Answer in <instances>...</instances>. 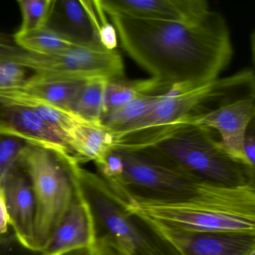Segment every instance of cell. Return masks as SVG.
<instances>
[{"mask_svg":"<svg viewBox=\"0 0 255 255\" xmlns=\"http://www.w3.org/2000/svg\"><path fill=\"white\" fill-rule=\"evenodd\" d=\"M109 16L126 52L163 86L209 83L233 56L226 20L211 8L184 22Z\"/></svg>","mask_w":255,"mask_h":255,"instance_id":"6da1fadb","label":"cell"},{"mask_svg":"<svg viewBox=\"0 0 255 255\" xmlns=\"http://www.w3.org/2000/svg\"><path fill=\"white\" fill-rule=\"evenodd\" d=\"M142 220L193 233L255 235V191L249 186H213L189 200H169L116 191Z\"/></svg>","mask_w":255,"mask_h":255,"instance_id":"7a4b0ae2","label":"cell"},{"mask_svg":"<svg viewBox=\"0 0 255 255\" xmlns=\"http://www.w3.org/2000/svg\"><path fill=\"white\" fill-rule=\"evenodd\" d=\"M115 146L137 151L208 184L248 186L245 167L226 150L217 133L187 118L134 142Z\"/></svg>","mask_w":255,"mask_h":255,"instance_id":"3957f363","label":"cell"},{"mask_svg":"<svg viewBox=\"0 0 255 255\" xmlns=\"http://www.w3.org/2000/svg\"><path fill=\"white\" fill-rule=\"evenodd\" d=\"M19 164L31 181L36 202L35 241L44 246L73 203L77 160L67 153L31 145Z\"/></svg>","mask_w":255,"mask_h":255,"instance_id":"277c9868","label":"cell"},{"mask_svg":"<svg viewBox=\"0 0 255 255\" xmlns=\"http://www.w3.org/2000/svg\"><path fill=\"white\" fill-rule=\"evenodd\" d=\"M76 174L95 217L99 238L120 255H177L148 225L128 210L122 199L97 174L78 165Z\"/></svg>","mask_w":255,"mask_h":255,"instance_id":"5b68a950","label":"cell"},{"mask_svg":"<svg viewBox=\"0 0 255 255\" xmlns=\"http://www.w3.org/2000/svg\"><path fill=\"white\" fill-rule=\"evenodd\" d=\"M255 108V73L246 69L214 80L204 100L187 118L214 130L226 150L240 162L244 133Z\"/></svg>","mask_w":255,"mask_h":255,"instance_id":"8992f818","label":"cell"},{"mask_svg":"<svg viewBox=\"0 0 255 255\" xmlns=\"http://www.w3.org/2000/svg\"><path fill=\"white\" fill-rule=\"evenodd\" d=\"M25 67L35 73L83 79H112L125 74L124 61L118 51L80 46L52 55L31 53Z\"/></svg>","mask_w":255,"mask_h":255,"instance_id":"52a82bcc","label":"cell"},{"mask_svg":"<svg viewBox=\"0 0 255 255\" xmlns=\"http://www.w3.org/2000/svg\"><path fill=\"white\" fill-rule=\"evenodd\" d=\"M213 82L197 87L172 85L151 112L114 134L115 145L134 142L190 116L208 94Z\"/></svg>","mask_w":255,"mask_h":255,"instance_id":"ba28073f","label":"cell"},{"mask_svg":"<svg viewBox=\"0 0 255 255\" xmlns=\"http://www.w3.org/2000/svg\"><path fill=\"white\" fill-rule=\"evenodd\" d=\"M142 220L177 255H248L255 250V235L193 233Z\"/></svg>","mask_w":255,"mask_h":255,"instance_id":"9c48e42d","label":"cell"},{"mask_svg":"<svg viewBox=\"0 0 255 255\" xmlns=\"http://www.w3.org/2000/svg\"><path fill=\"white\" fill-rule=\"evenodd\" d=\"M102 10L100 0H53L45 27L76 46L105 49L99 35Z\"/></svg>","mask_w":255,"mask_h":255,"instance_id":"30bf717a","label":"cell"},{"mask_svg":"<svg viewBox=\"0 0 255 255\" xmlns=\"http://www.w3.org/2000/svg\"><path fill=\"white\" fill-rule=\"evenodd\" d=\"M76 178V197L68 212L42 250L44 255H61L92 248L98 242V231L94 213L81 187L77 174Z\"/></svg>","mask_w":255,"mask_h":255,"instance_id":"8fae6325","label":"cell"},{"mask_svg":"<svg viewBox=\"0 0 255 255\" xmlns=\"http://www.w3.org/2000/svg\"><path fill=\"white\" fill-rule=\"evenodd\" d=\"M9 227L27 248L40 251L35 241L36 202L31 181L20 164L1 184Z\"/></svg>","mask_w":255,"mask_h":255,"instance_id":"7c38bea8","label":"cell"},{"mask_svg":"<svg viewBox=\"0 0 255 255\" xmlns=\"http://www.w3.org/2000/svg\"><path fill=\"white\" fill-rule=\"evenodd\" d=\"M107 15L161 20H191L209 10L205 0H100Z\"/></svg>","mask_w":255,"mask_h":255,"instance_id":"4fadbf2b","label":"cell"},{"mask_svg":"<svg viewBox=\"0 0 255 255\" xmlns=\"http://www.w3.org/2000/svg\"><path fill=\"white\" fill-rule=\"evenodd\" d=\"M0 105V123L10 127L31 145L62 151L74 157L70 139L64 132L26 106L12 103Z\"/></svg>","mask_w":255,"mask_h":255,"instance_id":"5bb4252c","label":"cell"},{"mask_svg":"<svg viewBox=\"0 0 255 255\" xmlns=\"http://www.w3.org/2000/svg\"><path fill=\"white\" fill-rule=\"evenodd\" d=\"M88 79L34 73L25 85L12 89L30 98L70 111Z\"/></svg>","mask_w":255,"mask_h":255,"instance_id":"9a60e30c","label":"cell"},{"mask_svg":"<svg viewBox=\"0 0 255 255\" xmlns=\"http://www.w3.org/2000/svg\"><path fill=\"white\" fill-rule=\"evenodd\" d=\"M73 155L78 163L100 161L115 145L113 133L102 124L82 122L68 135Z\"/></svg>","mask_w":255,"mask_h":255,"instance_id":"2e32d148","label":"cell"},{"mask_svg":"<svg viewBox=\"0 0 255 255\" xmlns=\"http://www.w3.org/2000/svg\"><path fill=\"white\" fill-rule=\"evenodd\" d=\"M170 88L163 86L151 77L148 79L135 80H130L124 77L109 79L105 92L103 118L140 96L166 92Z\"/></svg>","mask_w":255,"mask_h":255,"instance_id":"e0dca14e","label":"cell"},{"mask_svg":"<svg viewBox=\"0 0 255 255\" xmlns=\"http://www.w3.org/2000/svg\"><path fill=\"white\" fill-rule=\"evenodd\" d=\"M108 78H90L70 106V112L82 121L102 124Z\"/></svg>","mask_w":255,"mask_h":255,"instance_id":"ac0fdd59","label":"cell"},{"mask_svg":"<svg viewBox=\"0 0 255 255\" xmlns=\"http://www.w3.org/2000/svg\"><path fill=\"white\" fill-rule=\"evenodd\" d=\"M166 92L140 96L105 115L102 118V124L115 134L145 116L155 107Z\"/></svg>","mask_w":255,"mask_h":255,"instance_id":"d6986e66","label":"cell"},{"mask_svg":"<svg viewBox=\"0 0 255 255\" xmlns=\"http://www.w3.org/2000/svg\"><path fill=\"white\" fill-rule=\"evenodd\" d=\"M13 37L21 48L39 55H52L76 46L46 27L27 34L15 33Z\"/></svg>","mask_w":255,"mask_h":255,"instance_id":"ffe728a7","label":"cell"},{"mask_svg":"<svg viewBox=\"0 0 255 255\" xmlns=\"http://www.w3.org/2000/svg\"><path fill=\"white\" fill-rule=\"evenodd\" d=\"M31 145L10 127L0 123V184L19 164L25 150Z\"/></svg>","mask_w":255,"mask_h":255,"instance_id":"44dd1931","label":"cell"},{"mask_svg":"<svg viewBox=\"0 0 255 255\" xmlns=\"http://www.w3.org/2000/svg\"><path fill=\"white\" fill-rule=\"evenodd\" d=\"M53 0H19L22 23L16 34H23L46 25Z\"/></svg>","mask_w":255,"mask_h":255,"instance_id":"7402d4cb","label":"cell"},{"mask_svg":"<svg viewBox=\"0 0 255 255\" xmlns=\"http://www.w3.org/2000/svg\"><path fill=\"white\" fill-rule=\"evenodd\" d=\"M240 162L245 167L249 187L255 191V108L244 133Z\"/></svg>","mask_w":255,"mask_h":255,"instance_id":"603a6c76","label":"cell"},{"mask_svg":"<svg viewBox=\"0 0 255 255\" xmlns=\"http://www.w3.org/2000/svg\"><path fill=\"white\" fill-rule=\"evenodd\" d=\"M95 164L100 176L109 184L118 182L124 173V160L121 153L115 148Z\"/></svg>","mask_w":255,"mask_h":255,"instance_id":"cb8c5ba5","label":"cell"},{"mask_svg":"<svg viewBox=\"0 0 255 255\" xmlns=\"http://www.w3.org/2000/svg\"><path fill=\"white\" fill-rule=\"evenodd\" d=\"M27 68L18 63L0 61V89L18 88L25 85Z\"/></svg>","mask_w":255,"mask_h":255,"instance_id":"d4e9b609","label":"cell"},{"mask_svg":"<svg viewBox=\"0 0 255 255\" xmlns=\"http://www.w3.org/2000/svg\"><path fill=\"white\" fill-rule=\"evenodd\" d=\"M31 53L16 43L13 35L0 31V61H13L25 67Z\"/></svg>","mask_w":255,"mask_h":255,"instance_id":"484cf974","label":"cell"},{"mask_svg":"<svg viewBox=\"0 0 255 255\" xmlns=\"http://www.w3.org/2000/svg\"><path fill=\"white\" fill-rule=\"evenodd\" d=\"M106 13L103 9L99 24V35L102 46L106 50H116L118 45V34L115 25L108 20Z\"/></svg>","mask_w":255,"mask_h":255,"instance_id":"4316f807","label":"cell"},{"mask_svg":"<svg viewBox=\"0 0 255 255\" xmlns=\"http://www.w3.org/2000/svg\"><path fill=\"white\" fill-rule=\"evenodd\" d=\"M0 255H44L41 251L33 250L22 245L12 232L0 237Z\"/></svg>","mask_w":255,"mask_h":255,"instance_id":"83f0119b","label":"cell"},{"mask_svg":"<svg viewBox=\"0 0 255 255\" xmlns=\"http://www.w3.org/2000/svg\"><path fill=\"white\" fill-rule=\"evenodd\" d=\"M8 217L6 209L5 199H4V190L0 184V237L4 236L8 233Z\"/></svg>","mask_w":255,"mask_h":255,"instance_id":"f1b7e54d","label":"cell"},{"mask_svg":"<svg viewBox=\"0 0 255 255\" xmlns=\"http://www.w3.org/2000/svg\"><path fill=\"white\" fill-rule=\"evenodd\" d=\"M97 255H120L112 246L102 238H99L97 245Z\"/></svg>","mask_w":255,"mask_h":255,"instance_id":"f546056e","label":"cell"},{"mask_svg":"<svg viewBox=\"0 0 255 255\" xmlns=\"http://www.w3.org/2000/svg\"><path fill=\"white\" fill-rule=\"evenodd\" d=\"M61 255H97V246L92 247V248L76 250V251L70 252V253H65V254Z\"/></svg>","mask_w":255,"mask_h":255,"instance_id":"4dcf8cb0","label":"cell"},{"mask_svg":"<svg viewBox=\"0 0 255 255\" xmlns=\"http://www.w3.org/2000/svg\"><path fill=\"white\" fill-rule=\"evenodd\" d=\"M252 51H253V59L255 64V31L252 34L251 36Z\"/></svg>","mask_w":255,"mask_h":255,"instance_id":"1f68e13d","label":"cell"},{"mask_svg":"<svg viewBox=\"0 0 255 255\" xmlns=\"http://www.w3.org/2000/svg\"><path fill=\"white\" fill-rule=\"evenodd\" d=\"M248 255H255V250H253V252H252L251 253H250Z\"/></svg>","mask_w":255,"mask_h":255,"instance_id":"d6a6232c","label":"cell"}]
</instances>
